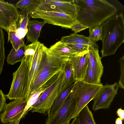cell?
Returning <instances> with one entry per match:
<instances>
[{
	"instance_id": "7a4b0ae2",
	"label": "cell",
	"mask_w": 124,
	"mask_h": 124,
	"mask_svg": "<svg viewBox=\"0 0 124 124\" xmlns=\"http://www.w3.org/2000/svg\"><path fill=\"white\" fill-rule=\"evenodd\" d=\"M102 29L101 58L114 54L124 42V18L117 12L101 24Z\"/></svg>"
},
{
	"instance_id": "836d02e7",
	"label": "cell",
	"mask_w": 124,
	"mask_h": 124,
	"mask_svg": "<svg viewBox=\"0 0 124 124\" xmlns=\"http://www.w3.org/2000/svg\"><path fill=\"white\" fill-rule=\"evenodd\" d=\"M6 100L5 95L2 90H0V114L2 111L4 105L6 103Z\"/></svg>"
},
{
	"instance_id": "ba28073f",
	"label": "cell",
	"mask_w": 124,
	"mask_h": 124,
	"mask_svg": "<svg viewBox=\"0 0 124 124\" xmlns=\"http://www.w3.org/2000/svg\"><path fill=\"white\" fill-rule=\"evenodd\" d=\"M28 11L29 15L32 18L41 19L46 23L62 28L70 29L78 21L76 18L62 13L47 12L38 9Z\"/></svg>"
},
{
	"instance_id": "e0dca14e",
	"label": "cell",
	"mask_w": 124,
	"mask_h": 124,
	"mask_svg": "<svg viewBox=\"0 0 124 124\" xmlns=\"http://www.w3.org/2000/svg\"><path fill=\"white\" fill-rule=\"evenodd\" d=\"M46 23L44 21L33 20L29 21L26 34L27 42L34 43L38 41L42 27Z\"/></svg>"
},
{
	"instance_id": "5b68a950",
	"label": "cell",
	"mask_w": 124,
	"mask_h": 124,
	"mask_svg": "<svg viewBox=\"0 0 124 124\" xmlns=\"http://www.w3.org/2000/svg\"><path fill=\"white\" fill-rule=\"evenodd\" d=\"M103 86L101 83L92 84L81 80L74 82L72 90L75 106L71 119L77 117L81 110L93 100Z\"/></svg>"
},
{
	"instance_id": "7402d4cb",
	"label": "cell",
	"mask_w": 124,
	"mask_h": 124,
	"mask_svg": "<svg viewBox=\"0 0 124 124\" xmlns=\"http://www.w3.org/2000/svg\"><path fill=\"white\" fill-rule=\"evenodd\" d=\"M74 83L57 97L48 115L47 118L50 117L53 115L61 107L71 91Z\"/></svg>"
},
{
	"instance_id": "d6a6232c",
	"label": "cell",
	"mask_w": 124,
	"mask_h": 124,
	"mask_svg": "<svg viewBox=\"0 0 124 124\" xmlns=\"http://www.w3.org/2000/svg\"><path fill=\"white\" fill-rule=\"evenodd\" d=\"M88 28L87 26L77 21L72 26L70 29L74 31L75 33H77Z\"/></svg>"
},
{
	"instance_id": "cb8c5ba5",
	"label": "cell",
	"mask_w": 124,
	"mask_h": 124,
	"mask_svg": "<svg viewBox=\"0 0 124 124\" xmlns=\"http://www.w3.org/2000/svg\"><path fill=\"white\" fill-rule=\"evenodd\" d=\"M48 88L46 85H43L30 96L27 101L22 118L24 117L28 112L30 110L31 108L36 102L40 95Z\"/></svg>"
},
{
	"instance_id": "7c38bea8",
	"label": "cell",
	"mask_w": 124,
	"mask_h": 124,
	"mask_svg": "<svg viewBox=\"0 0 124 124\" xmlns=\"http://www.w3.org/2000/svg\"><path fill=\"white\" fill-rule=\"evenodd\" d=\"M118 84L103 85L93 99L92 109L94 111L101 109L109 108L117 94L118 89Z\"/></svg>"
},
{
	"instance_id": "f1b7e54d",
	"label": "cell",
	"mask_w": 124,
	"mask_h": 124,
	"mask_svg": "<svg viewBox=\"0 0 124 124\" xmlns=\"http://www.w3.org/2000/svg\"><path fill=\"white\" fill-rule=\"evenodd\" d=\"M39 42L38 41L26 45L24 52L25 56H34Z\"/></svg>"
},
{
	"instance_id": "e575fe53",
	"label": "cell",
	"mask_w": 124,
	"mask_h": 124,
	"mask_svg": "<svg viewBox=\"0 0 124 124\" xmlns=\"http://www.w3.org/2000/svg\"><path fill=\"white\" fill-rule=\"evenodd\" d=\"M116 114L118 117L122 119L123 121L124 119V110L121 108L118 109L116 111Z\"/></svg>"
},
{
	"instance_id": "74e56055",
	"label": "cell",
	"mask_w": 124,
	"mask_h": 124,
	"mask_svg": "<svg viewBox=\"0 0 124 124\" xmlns=\"http://www.w3.org/2000/svg\"><path fill=\"white\" fill-rule=\"evenodd\" d=\"M9 124V123L8 124Z\"/></svg>"
},
{
	"instance_id": "f546056e",
	"label": "cell",
	"mask_w": 124,
	"mask_h": 124,
	"mask_svg": "<svg viewBox=\"0 0 124 124\" xmlns=\"http://www.w3.org/2000/svg\"><path fill=\"white\" fill-rule=\"evenodd\" d=\"M120 66V75L118 85L119 87L124 89V56L120 58L119 61Z\"/></svg>"
},
{
	"instance_id": "d4e9b609",
	"label": "cell",
	"mask_w": 124,
	"mask_h": 124,
	"mask_svg": "<svg viewBox=\"0 0 124 124\" xmlns=\"http://www.w3.org/2000/svg\"><path fill=\"white\" fill-rule=\"evenodd\" d=\"M8 33V41H10L13 48L16 51H17L21 46L25 45L23 39H20L16 36L15 31H10Z\"/></svg>"
},
{
	"instance_id": "4316f807",
	"label": "cell",
	"mask_w": 124,
	"mask_h": 124,
	"mask_svg": "<svg viewBox=\"0 0 124 124\" xmlns=\"http://www.w3.org/2000/svg\"><path fill=\"white\" fill-rule=\"evenodd\" d=\"M81 80L89 83L99 84L96 76L89 62L85 75Z\"/></svg>"
},
{
	"instance_id": "484cf974",
	"label": "cell",
	"mask_w": 124,
	"mask_h": 124,
	"mask_svg": "<svg viewBox=\"0 0 124 124\" xmlns=\"http://www.w3.org/2000/svg\"><path fill=\"white\" fill-rule=\"evenodd\" d=\"M89 35L88 38L92 41L96 42L101 40L102 29L101 24L89 29Z\"/></svg>"
},
{
	"instance_id": "277c9868",
	"label": "cell",
	"mask_w": 124,
	"mask_h": 124,
	"mask_svg": "<svg viewBox=\"0 0 124 124\" xmlns=\"http://www.w3.org/2000/svg\"><path fill=\"white\" fill-rule=\"evenodd\" d=\"M33 59L30 56H25L17 70L13 73L10 90L5 95L7 99L11 100L26 98L28 93L29 72Z\"/></svg>"
},
{
	"instance_id": "ffe728a7",
	"label": "cell",
	"mask_w": 124,
	"mask_h": 124,
	"mask_svg": "<svg viewBox=\"0 0 124 124\" xmlns=\"http://www.w3.org/2000/svg\"><path fill=\"white\" fill-rule=\"evenodd\" d=\"M74 82L72 66L68 61L66 63L63 70L60 94L63 92Z\"/></svg>"
},
{
	"instance_id": "4fadbf2b",
	"label": "cell",
	"mask_w": 124,
	"mask_h": 124,
	"mask_svg": "<svg viewBox=\"0 0 124 124\" xmlns=\"http://www.w3.org/2000/svg\"><path fill=\"white\" fill-rule=\"evenodd\" d=\"M88 53V50L78 53L69 59V61L72 66L75 82L82 80L85 75L89 62Z\"/></svg>"
},
{
	"instance_id": "44dd1931",
	"label": "cell",
	"mask_w": 124,
	"mask_h": 124,
	"mask_svg": "<svg viewBox=\"0 0 124 124\" xmlns=\"http://www.w3.org/2000/svg\"><path fill=\"white\" fill-rule=\"evenodd\" d=\"M26 45L20 47L17 51L13 48L11 49L7 57L8 64L13 65L18 62H21L24 59L25 51Z\"/></svg>"
},
{
	"instance_id": "1f68e13d",
	"label": "cell",
	"mask_w": 124,
	"mask_h": 124,
	"mask_svg": "<svg viewBox=\"0 0 124 124\" xmlns=\"http://www.w3.org/2000/svg\"><path fill=\"white\" fill-rule=\"evenodd\" d=\"M35 0H20L15 5L16 8L22 10L32 5Z\"/></svg>"
},
{
	"instance_id": "9a60e30c",
	"label": "cell",
	"mask_w": 124,
	"mask_h": 124,
	"mask_svg": "<svg viewBox=\"0 0 124 124\" xmlns=\"http://www.w3.org/2000/svg\"><path fill=\"white\" fill-rule=\"evenodd\" d=\"M44 45L43 44L39 42L36 51L31 67L29 72L28 85V93L26 97L29 93L30 89L37 74L41 61L42 50Z\"/></svg>"
},
{
	"instance_id": "83f0119b",
	"label": "cell",
	"mask_w": 124,
	"mask_h": 124,
	"mask_svg": "<svg viewBox=\"0 0 124 124\" xmlns=\"http://www.w3.org/2000/svg\"><path fill=\"white\" fill-rule=\"evenodd\" d=\"M4 34L3 29L0 28V75L2 72L5 58Z\"/></svg>"
},
{
	"instance_id": "2e32d148",
	"label": "cell",
	"mask_w": 124,
	"mask_h": 124,
	"mask_svg": "<svg viewBox=\"0 0 124 124\" xmlns=\"http://www.w3.org/2000/svg\"><path fill=\"white\" fill-rule=\"evenodd\" d=\"M49 49L55 55L69 60L78 53L60 41L51 45Z\"/></svg>"
},
{
	"instance_id": "603a6c76",
	"label": "cell",
	"mask_w": 124,
	"mask_h": 124,
	"mask_svg": "<svg viewBox=\"0 0 124 124\" xmlns=\"http://www.w3.org/2000/svg\"><path fill=\"white\" fill-rule=\"evenodd\" d=\"M77 117L79 124H96L93 114L88 105L81 110Z\"/></svg>"
},
{
	"instance_id": "3957f363",
	"label": "cell",
	"mask_w": 124,
	"mask_h": 124,
	"mask_svg": "<svg viewBox=\"0 0 124 124\" xmlns=\"http://www.w3.org/2000/svg\"><path fill=\"white\" fill-rule=\"evenodd\" d=\"M68 61L54 54L44 45L39 69L26 101L50 79L63 71Z\"/></svg>"
},
{
	"instance_id": "8d00e7d4",
	"label": "cell",
	"mask_w": 124,
	"mask_h": 124,
	"mask_svg": "<svg viewBox=\"0 0 124 124\" xmlns=\"http://www.w3.org/2000/svg\"><path fill=\"white\" fill-rule=\"evenodd\" d=\"M70 124H79L77 117H76L73 118V120L71 123Z\"/></svg>"
},
{
	"instance_id": "d590c367",
	"label": "cell",
	"mask_w": 124,
	"mask_h": 124,
	"mask_svg": "<svg viewBox=\"0 0 124 124\" xmlns=\"http://www.w3.org/2000/svg\"><path fill=\"white\" fill-rule=\"evenodd\" d=\"M123 121L122 119L118 117L116 119L115 124H123Z\"/></svg>"
},
{
	"instance_id": "30bf717a",
	"label": "cell",
	"mask_w": 124,
	"mask_h": 124,
	"mask_svg": "<svg viewBox=\"0 0 124 124\" xmlns=\"http://www.w3.org/2000/svg\"><path fill=\"white\" fill-rule=\"evenodd\" d=\"M19 11L13 4L0 0V28L6 31H15L19 20Z\"/></svg>"
},
{
	"instance_id": "8fae6325",
	"label": "cell",
	"mask_w": 124,
	"mask_h": 124,
	"mask_svg": "<svg viewBox=\"0 0 124 124\" xmlns=\"http://www.w3.org/2000/svg\"><path fill=\"white\" fill-rule=\"evenodd\" d=\"M75 106L72 89L63 104L52 116L47 118L46 124H70Z\"/></svg>"
},
{
	"instance_id": "52a82bcc",
	"label": "cell",
	"mask_w": 124,
	"mask_h": 124,
	"mask_svg": "<svg viewBox=\"0 0 124 124\" xmlns=\"http://www.w3.org/2000/svg\"><path fill=\"white\" fill-rule=\"evenodd\" d=\"M73 1V0H35L27 8L28 10L38 9L62 13L76 19L77 9Z\"/></svg>"
},
{
	"instance_id": "ac0fdd59",
	"label": "cell",
	"mask_w": 124,
	"mask_h": 124,
	"mask_svg": "<svg viewBox=\"0 0 124 124\" xmlns=\"http://www.w3.org/2000/svg\"><path fill=\"white\" fill-rule=\"evenodd\" d=\"M19 20L16 24L15 31L16 36L20 39H23L27 32V25L29 21V14L27 8L19 11Z\"/></svg>"
},
{
	"instance_id": "9c48e42d",
	"label": "cell",
	"mask_w": 124,
	"mask_h": 124,
	"mask_svg": "<svg viewBox=\"0 0 124 124\" xmlns=\"http://www.w3.org/2000/svg\"><path fill=\"white\" fill-rule=\"evenodd\" d=\"M25 99L16 100L6 103L0 114L1 122L4 124H19L27 104Z\"/></svg>"
},
{
	"instance_id": "5bb4252c",
	"label": "cell",
	"mask_w": 124,
	"mask_h": 124,
	"mask_svg": "<svg viewBox=\"0 0 124 124\" xmlns=\"http://www.w3.org/2000/svg\"><path fill=\"white\" fill-rule=\"evenodd\" d=\"M88 58L89 62L93 70L99 83H101L103 67L100 57L98 48L89 46L88 50Z\"/></svg>"
},
{
	"instance_id": "4dcf8cb0",
	"label": "cell",
	"mask_w": 124,
	"mask_h": 124,
	"mask_svg": "<svg viewBox=\"0 0 124 124\" xmlns=\"http://www.w3.org/2000/svg\"><path fill=\"white\" fill-rule=\"evenodd\" d=\"M72 49L78 53L88 50L90 46L81 43H75L67 44Z\"/></svg>"
},
{
	"instance_id": "6da1fadb",
	"label": "cell",
	"mask_w": 124,
	"mask_h": 124,
	"mask_svg": "<svg viewBox=\"0 0 124 124\" xmlns=\"http://www.w3.org/2000/svg\"><path fill=\"white\" fill-rule=\"evenodd\" d=\"M76 19L89 29L101 24L117 12V8L106 0H73Z\"/></svg>"
},
{
	"instance_id": "8992f818",
	"label": "cell",
	"mask_w": 124,
	"mask_h": 124,
	"mask_svg": "<svg viewBox=\"0 0 124 124\" xmlns=\"http://www.w3.org/2000/svg\"><path fill=\"white\" fill-rule=\"evenodd\" d=\"M63 74V70L56 80L40 95L30 109L32 113L48 115L53 103L60 94Z\"/></svg>"
},
{
	"instance_id": "d6986e66",
	"label": "cell",
	"mask_w": 124,
	"mask_h": 124,
	"mask_svg": "<svg viewBox=\"0 0 124 124\" xmlns=\"http://www.w3.org/2000/svg\"><path fill=\"white\" fill-rule=\"evenodd\" d=\"M60 41L66 44L81 43L98 48L96 43L90 40L87 37L75 33L62 37Z\"/></svg>"
}]
</instances>
